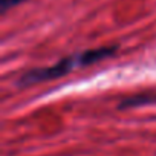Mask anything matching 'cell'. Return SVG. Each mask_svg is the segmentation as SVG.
I'll return each instance as SVG.
<instances>
[{
	"instance_id": "cell-3",
	"label": "cell",
	"mask_w": 156,
	"mask_h": 156,
	"mask_svg": "<svg viewBox=\"0 0 156 156\" xmlns=\"http://www.w3.org/2000/svg\"><path fill=\"white\" fill-rule=\"evenodd\" d=\"M23 2H28V0H0V11L5 14L11 8H16V6L22 5Z\"/></svg>"
},
{
	"instance_id": "cell-2",
	"label": "cell",
	"mask_w": 156,
	"mask_h": 156,
	"mask_svg": "<svg viewBox=\"0 0 156 156\" xmlns=\"http://www.w3.org/2000/svg\"><path fill=\"white\" fill-rule=\"evenodd\" d=\"M151 101H154V100H153V98H150L148 95H147V97H139V95H136V97L126 98L124 101H121V104H119L118 107H119V109L138 107V106H142V104H148V103H151Z\"/></svg>"
},
{
	"instance_id": "cell-1",
	"label": "cell",
	"mask_w": 156,
	"mask_h": 156,
	"mask_svg": "<svg viewBox=\"0 0 156 156\" xmlns=\"http://www.w3.org/2000/svg\"><path fill=\"white\" fill-rule=\"evenodd\" d=\"M116 49H118V46L112 44V46L80 51V52H75V54L60 58L57 63H54L51 66L29 69L20 75V78L17 80V86L28 87V86H34V84H40V83H46V81H52V80H57V78L66 76L67 73H70L75 69L87 67V66L101 63V61L113 57L116 54Z\"/></svg>"
}]
</instances>
